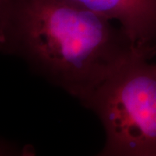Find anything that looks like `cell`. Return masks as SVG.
<instances>
[{"label":"cell","instance_id":"cell-1","mask_svg":"<svg viewBox=\"0 0 156 156\" xmlns=\"http://www.w3.org/2000/svg\"><path fill=\"white\" fill-rule=\"evenodd\" d=\"M4 19L3 53L23 58L84 107L126 62L144 55L114 21L64 0H4Z\"/></svg>","mask_w":156,"mask_h":156},{"label":"cell","instance_id":"cell-2","mask_svg":"<svg viewBox=\"0 0 156 156\" xmlns=\"http://www.w3.org/2000/svg\"><path fill=\"white\" fill-rule=\"evenodd\" d=\"M149 59L131 57L86 106L104 128L101 155L156 156V63Z\"/></svg>","mask_w":156,"mask_h":156},{"label":"cell","instance_id":"cell-3","mask_svg":"<svg viewBox=\"0 0 156 156\" xmlns=\"http://www.w3.org/2000/svg\"><path fill=\"white\" fill-rule=\"evenodd\" d=\"M119 23L134 47L156 55V0H64Z\"/></svg>","mask_w":156,"mask_h":156},{"label":"cell","instance_id":"cell-4","mask_svg":"<svg viewBox=\"0 0 156 156\" xmlns=\"http://www.w3.org/2000/svg\"><path fill=\"white\" fill-rule=\"evenodd\" d=\"M5 19H4V0H0V51L3 52L5 48Z\"/></svg>","mask_w":156,"mask_h":156},{"label":"cell","instance_id":"cell-5","mask_svg":"<svg viewBox=\"0 0 156 156\" xmlns=\"http://www.w3.org/2000/svg\"><path fill=\"white\" fill-rule=\"evenodd\" d=\"M7 150H6L5 148H4V149H2L1 148V147H0V154H2V153H6Z\"/></svg>","mask_w":156,"mask_h":156}]
</instances>
